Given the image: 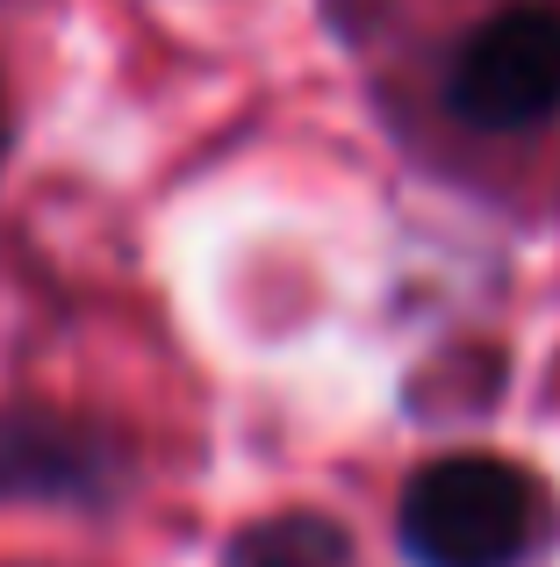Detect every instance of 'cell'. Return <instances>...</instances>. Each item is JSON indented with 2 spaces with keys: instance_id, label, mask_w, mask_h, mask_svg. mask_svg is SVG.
<instances>
[{
  "instance_id": "3957f363",
  "label": "cell",
  "mask_w": 560,
  "mask_h": 567,
  "mask_svg": "<svg viewBox=\"0 0 560 567\" xmlns=\"http://www.w3.org/2000/svg\"><path fill=\"white\" fill-rule=\"evenodd\" d=\"M129 474V445L94 416L51 402H0V503H108Z\"/></svg>"
},
{
  "instance_id": "7a4b0ae2",
  "label": "cell",
  "mask_w": 560,
  "mask_h": 567,
  "mask_svg": "<svg viewBox=\"0 0 560 567\" xmlns=\"http://www.w3.org/2000/svg\"><path fill=\"white\" fill-rule=\"evenodd\" d=\"M438 101L453 123L481 137L547 130L560 115V8L525 0V8H496L489 22H475L438 72Z\"/></svg>"
},
{
  "instance_id": "277c9868",
  "label": "cell",
  "mask_w": 560,
  "mask_h": 567,
  "mask_svg": "<svg viewBox=\"0 0 560 567\" xmlns=\"http://www.w3.org/2000/svg\"><path fill=\"white\" fill-rule=\"evenodd\" d=\"M224 567H352V539L317 511H280L245 525L224 546Z\"/></svg>"
},
{
  "instance_id": "6da1fadb",
  "label": "cell",
  "mask_w": 560,
  "mask_h": 567,
  "mask_svg": "<svg viewBox=\"0 0 560 567\" xmlns=\"http://www.w3.org/2000/svg\"><path fill=\"white\" fill-rule=\"evenodd\" d=\"M395 539L409 567H525L553 539V496L504 453H446L409 474Z\"/></svg>"
}]
</instances>
